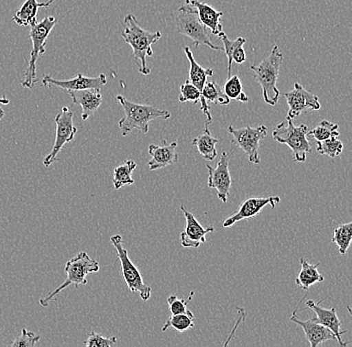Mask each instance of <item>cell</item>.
<instances>
[{
  "label": "cell",
  "instance_id": "e0dca14e",
  "mask_svg": "<svg viewBox=\"0 0 352 347\" xmlns=\"http://www.w3.org/2000/svg\"><path fill=\"white\" fill-rule=\"evenodd\" d=\"M176 147L177 142L168 144L165 139L162 142V146L151 144L148 147V155H151V159L147 164L149 170L155 171L177 164L178 155L176 153Z\"/></svg>",
  "mask_w": 352,
  "mask_h": 347
},
{
  "label": "cell",
  "instance_id": "5b68a950",
  "mask_svg": "<svg viewBox=\"0 0 352 347\" xmlns=\"http://www.w3.org/2000/svg\"><path fill=\"white\" fill-rule=\"evenodd\" d=\"M56 19L54 16H46L41 23L35 21L30 25V39L32 43V49L30 54L28 69L24 74L21 87L24 89H32L37 82L36 63L39 56H43L46 52V41L50 32L56 24Z\"/></svg>",
  "mask_w": 352,
  "mask_h": 347
},
{
  "label": "cell",
  "instance_id": "e575fe53",
  "mask_svg": "<svg viewBox=\"0 0 352 347\" xmlns=\"http://www.w3.org/2000/svg\"><path fill=\"white\" fill-rule=\"evenodd\" d=\"M195 296V291H190L188 298L186 300H179L176 295H170L167 298V303L169 304V309H170L171 314H179L186 313L187 305L192 300Z\"/></svg>",
  "mask_w": 352,
  "mask_h": 347
},
{
  "label": "cell",
  "instance_id": "2e32d148",
  "mask_svg": "<svg viewBox=\"0 0 352 347\" xmlns=\"http://www.w3.org/2000/svg\"><path fill=\"white\" fill-rule=\"evenodd\" d=\"M296 311L290 316V320L299 325L305 331V338L309 342L310 347H318L323 342L329 340H336V336L327 327L319 324L318 318H310L308 320H300L296 317Z\"/></svg>",
  "mask_w": 352,
  "mask_h": 347
},
{
  "label": "cell",
  "instance_id": "d6986e66",
  "mask_svg": "<svg viewBox=\"0 0 352 347\" xmlns=\"http://www.w3.org/2000/svg\"><path fill=\"white\" fill-rule=\"evenodd\" d=\"M68 94L72 98L74 104H79L82 109L81 118L83 122L94 115L102 103V94L100 89L72 90V91H68Z\"/></svg>",
  "mask_w": 352,
  "mask_h": 347
},
{
  "label": "cell",
  "instance_id": "f546056e",
  "mask_svg": "<svg viewBox=\"0 0 352 347\" xmlns=\"http://www.w3.org/2000/svg\"><path fill=\"white\" fill-rule=\"evenodd\" d=\"M223 91L230 100L241 101V102H248L250 100L248 96L243 92L239 76H231L228 78L224 85Z\"/></svg>",
  "mask_w": 352,
  "mask_h": 347
},
{
  "label": "cell",
  "instance_id": "4fadbf2b",
  "mask_svg": "<svg viewBox=\"0 0 352 347\" xmlns=\"http://www.w3.org/2000/svg\"><path fill=\"white\" fill-rule=\"evenodd\" d=\"M281 199L279 197L270 195L267 197H252L242 202L241 208L234 214L224 219L222 226L226 228H230L234 225L239 221H244V219H252L259 214L266 205H270L272 208L280 202Z\"/></svg>",
  "mask_w": 352,
  "mask_h": 347
},
{
  "label": "cell",
  "instance_id": "4316f807",
  "mask_svg": "<svg viewBox=\"0 0 352 347\" xmlns=\"http://www.w3.org/2000/svg\"><path fill=\"white\" fill-rule=\"evenodd\" d=\"M200 98L206 101V102L214 103L219 105H228L230 103V98L224 93L223 89L219 87L217 83L208 82L206 81L204 89L201 90V96Z\"/></svg>",
  "mask_w": 352,
  "mask_h": 347
},
{
  "label": "cell",
  "instance_id": "7402d4cb",
  "mask_svg": "<svg viewBox=\"0 0 352 347\" xmlns=\"http://www.w3.org/2000/svg\"><path fill=\"white\" fill-rule=\"evenodd\" d=\"M299 262L301 265V269L296 280V284L299 289L307 291L312 285L324 281L322 274L318 271V267L320 263L310 265L305 258H300Z\"/></svg>",
  "mask_w": 352,
  "mask_h": 347
},
{
  "label": "cell",
  "instance_id": "3957f363",
  "mask_svg": "<svg viewBox=\"0 0 352 347\" xmlns=\"http://www.w3.org/2000/svg\"><path fill=\"white\" fill-rule=\"evenodd\" d=\"M283 61V52L279 49L278 46L274 45L270 56L264 58L259 65L250 67V69L254 72L255 80L263 89L264 101L272 107L277 104L280 96L276 85Z\"/></svg>",
  "mask_w": 352,
  "mask_h": 347
},
{
  "label": "cell",
  "instance_id": "52a82bcc",
  "mask_svg": "<svg viewBox=\"0 0 352 347\" xmlns=\"http://www.w3.org/2000/svg\"><path fill=\"white\" fill-rule=\"evenodd\" d=\"M176 30L180 34L186 35L195 43V45H206L215 52L222 50L221 47L215 45L210 38L208 28L202 24L198 19L197 10L188 4L184 3L178 10L175 19Z\"/></svg>",
  "mask_w": 352,
  "mask_h": 347
},
{
  "label": "cell",
  "instance_id": "277c9868",
  "mask_svg": "<svg viewBox=\"0 0 352 347\" xmlns=\"http://www.w3.org/2000/svg\"><path fill=\"white\" fill-rule=\"evenodd\" d=\"M99 269H100V267H99L98 261L90 258L85 251L79 252L66 262L65 267L66 280L65 282L61 283L54 291H50L47 295L41 298L39 303H41V306L47 307L50 303L69 285L74 284L76 289L79 285H87L88 274L96 273V272L99 271Z\"/></svg>",
  "mask_w": 352,
  "mask_h": 347
},
{
  "label": "cell",
  "instance_id": "d6a6232c",
  "mask_svg": "<svg viewBox=\"0 0 352 347\" xmlns=\"http://www.w3.org/2000/svg\"><path fill=\"white\" fill-rule=\"evenodd\" d=\"M201 92L189 80L184 81L180 87V102H199Z\"/></svg>",
  "mask_w": 352,
  "mask_h": 347
},
{
  "label": "cell",
  "instance_id": "836d02e7",
  "mask_svg": "<svg viewBox=\"0 0 352 347\" xmlns=\"http://www.w3.org/2000/svg\"><path fill=\"white\" fill-rule=\"evenodd\" d=\"M41 339V336L35 335L32 331L28 329H21V335L15 337L10 344L12 347H34Z\"/></svg>",
  "mask_w": 352,
  "mask_h": 347
},
{
  "label": "cell",
  "instance_id": "484cf974",
  "mask_svg": "<svg viewBox=\"0 0 352 347\" xmlns=\"http://www.w3.org/2000/svg\"><path fill=\"white\" fill-rule=\"evenodd\" d=\"M193 326H195V315L190 311H187L184 313L171 314L162 331V333H165L169 327H173L178 333H184L192 328Z\"/></svg>",
  "mask_w": 352,
  "mask_h": 347
},
{
  "label": "cell",
  "instance_id": "8fae6325",
  "mask_svg": "<svg viewBox=\"0 0 352 347\" xmlns=\"http://www.w3.org/2000/svg\"><path fill=\"white\" fill-rule=\"evenodd\" d=\"M221 153L219 164L217 168L206 164V168L208 170V188H214L217 190V197L226 203L228 197L230 195L231 184H232V179L230 171V158L231 153Z\"/></svg>",
  "mask_w": 352,
  "mask_h": 347
},
{
  "label": "cell",
  "instance_id": "4dcf8cb0",
  "mask_svg": "<svg viewBox=\"0 0 352 347\" xmlns=\"http://www.w3.org/2000/svg\"><path fill=\"white\" fill-rule=\"evenodd\" d=\"M316 150L318 153L321 155H329L331 158L340 157L343 151V144L338 137H330L322 142H316Z\"/></svg>",
  "mask_w": 352,
  "mask_h": 347
},
{
  "label": "cell",
  "instance_id": "5bb4252c",
  "mask_svg": "<svg viewBox=\"0 0 352 347\" xmlns=\"http://www.w3.org/2000/svg\"><path fill=\"white\" fill-rule=\"evenodd\" d=\"M41 81H43V87H54L68 92L72 91V90L100 89L101 87L107 85V76L103 74H99L96 78H87V76L78 74L76 78L68 79V80H57V79H54L52 76L46 74Z\"/></svg>",
  "mask_w": 352,
  "mask_h": 347
},
{
  "label": "cell",
  "instance_id": "cb8c5ba5",
  "mask_svg": "<svg viewBox=\"0 0 352 347\" xmlns=\"http://www.w3.org/2000/svg\"><path fill=\"white\" fill-rule=\"evenodd\" d=\"M184 50L187 59H188L189 65H190L188 80L201 92L204 85H206V81H208V76H213L214 72H213L212 68L206 69V68L200 67L197 63V60H195L192 52H191L188 46H186Z\"/></svg>",
  "mask_w": 352,
  "mask_h": 347
},
{
  "label": "cell",
  "instance_id": "f1b7e54d",
  "mask_svg": "<svg viewBox=\"0 0 352 347\" xmlns=\"http://www.w3.org/2000/svg\"><path fill=\"white\" fill-rule=\"evenodd\" d=\"M352 239V223L341 224L334 230L332 243L338 245L341 256H344L351 247Z\"/></svg>",
  "mask_w": 352,
  "mask_h": 347
},
{
  "label": "cell",
  "instance_id": "603a6c76",
  "mask_svg": "<svg viewBox=\"0 0 352 347\" xmlns=\"http://www.w3.org/2000/svg\"><path fill=\"white\" fill-rule=\"evenodd\" d=\"M219 139L211 135L208 125H204V131L201 135H198L192 140L191 144L197 147L198 153L208 161H213L217 157V144Z\"/></svg>",
  "mask_w": 352,
  "mask_h": 347
},
{
  "label": "cell",
  "instance_id": "74e56055",
  "mask_svg": "<svg viewBox=\"0 0 352 347\" xmlns=\"http://www.w3.org/2000/svg\"><path fill=\"white\" fill-rule=\"evenodd\" d=\"M10 100H8L6 96H2V98H0V104L8 105L10 104Z\"/></svg>",
  "mask_w": 352,
  "mask_h": 347
},
{
  "label": "cell",
  "instance_id": "7a4b0ae2",
  "mask_svg": "<svg viewBox=\"0 0 352 347\" xmlns=\"http://www.w3.org/2000/svg\"><path fill=\"white\" fill-rule=\"evenodd\" d=\"M116 100L122 107L124 115L118 122L121 135L126 136L131 131H138L146 135L149 131V124L156 118L168 120L170 112L160 109L153 105L138 104L133 103L122 96H116Z\"/></svg>",
  "mask_w": 352,
  "mask_h": 347
},
{
  "label": "cell",
  "instance_id": "f35d334b",
  "mask_svg": "<svg viewBox=\"0 0 352 347\" xmlns=\"http://www.w3.org/2000/svg\"><path fill=\"white\" fill-rule=\"evenodd\" d=\"M4 115H6V114H4V111H2L1 107H0V120L4 117Z\"/></svg>",
  "mask_w": 352,
  "mask_h": 347
},
{
  "label": "cell",
  "instance_id": "ba28073f",
  "mask_svg": "<svg viewBox=\"0 0 352 347\" xmlns=\"http://www.w3.org/2000/svg\"><path fill=\"white\" fill-rule=\"evenodd\" d=\"M110 243L116 248L118 258L121 265V273L127 287L132 293L138 292L143 302H147L151 298V289L145 284L142 280V273L138 267L133 265L129 256V251L123 247V238L120 234L110 237Z\"/></svg>",
  "mask_w": 352,
  "mask_h": 347
},
{
  "label": "cell",
  "instance_id": "44dd1931",
  "mask_svg": "<svg viewBox=\"0 0 352 347\" xmlns=\"http://www.w3.org/2000/svg\"><path fill=\"white\" fill-rule=\"evenodd\" d=\"M56 0H48L46 2H38L37 0H25L19 10L12 17V21L21 27H28L36 21L39 8H47Z\"/></svg>",
  "mask_w": 352,
  "mask_h": 347
},
{
  "label": "cell",
  "instance_id": "1f68e13d",
  "mask_svg": "<svg viewBox=\"0 0 352 347\" xmlns=\"http://www.w3.org/2000/svg\"><path fill=\"white\" fill-rule=\"evenodd\" d=\"M220 38L223 41L224 45V54L228 56V78L231 76V68H232V57L233 54H235L239 48L243 47L244 43H246L245 38L244 37H239V38L235 39V41H230L228 39V37L226 36V32H222L221 34L219 35Z\"/></svg>",
  "mask_w": 352,
  "mask_h": 347
},
{
  "label": "cell",
  "instance_id": "6da1fadb",
  "mask_svg": "<svg viewBox=\"0 0 352 347\" xmlns=\"http://www.w3.org/2000/svg\"><path fill=\"white\" fill-rule=\"evenodd\" d=\"M124 30L121 36L131 46L132 56L138 71L142 76H149L151 68L147 67L146 59L153 56V45L162 37V32H151L143 30L135 15L127 14L124 17Z\"/></svg>",
  "mask_w": 352,
  "mask_h": 347
},
{
  "label": "cell",
  "instance_id": "8d00e7d4",
  "mask_svg": "<svg viewBox=\"0 0 352 347\" xmlns=\"http://www.w3.org/2000/svg\"><path fill=\"white\" fill-rule=\"evenodd\" d=\"M232 60L237 65H241L246 60V54L244 52L243 47L239 48L233 54Z\"/></svg>",
  "mask_w": 352,
  "mask_h": 347
},
{
  "label": "cell",
  "instance_id": "9a60e30c",
  "mask_svg": "<svg viewBox=\"0 0 352 347\" xmlns=\"http://www.w3.org/2000/svg\"><path fill=\"white\" fill-rule=\"evenodd\" d=\"M180 210L184 212L186 219V230L180 234V243L184 247L198 248L202 243H206V236L214 232V227H204L198 223L195 215L189 212L184 205L180 206Z\"/></svg>",
  "mask_w": 352,
  "mask_h": 347
},
{
  "label": "cell",
  "instance_id": "9c48e42d",
  "mask_svg": "<svg viewBox=\"0 0 352 347\" xmlns=\"http://www.w3.org/2000/svg\"><path fill=\"white\" fill-rule=\"evenodd\" d=\"M228 133L232 135L233 144L239 146L243 153L248 155V160L253 164H261V155H259V147L261 142L267 135V127L261 124L256 128L252 126L243 127L241 129H235L230 124L228 126Z\"/></svg>",
  "mask_w": 352,
  "mask_h": 347
},
{
  "label": "cell",
  "instance_id": "d590c367",
  "mask_svg": "<svg viewBox=\"0 0 352 347\" xmlns=\"http://www.w3.org/2000/svg\"><path fill=\"white\" fill-rule=\"evenodd\" d=\"M116 342H118V338L116 336L104 337V336L92 331L85 344L87 347H110L116 344Z\"/></svg>",
  "mask_w": 352,
  "mask_h": 347
},
{
  "label": "cell",
  "instance_id": "30bf717a",
  "mask_svg": "<svg viewBox=\"0 0 352 347\" xmlns=\"http://www.w3.org/2000/svg\"><path fill=\"white\" fill-rule=\"evenodd\" d=\"M54 122L56 124V133L52 151L43 159V166L45 168H50L55 161H58L57 155L66 144L74 139L78 131L74 126V112L70 111L66 107H63L61 111L55 116Z\"/></svg>",
  "mask_w": 352,
  "mask_h": 347
},
{
  "label": "cell",
  "instance_id": "83f0119b",
  "mask_svg": "<svg viewBox=\"0 0 352 347\" xmlns=\"http://www.w3.org/2000/svg\"><path fill=\"white\" fill-rule=\"evenodd\" d=\"M338 125L329 120H322L316 128L308 131L307 133L308 139H314L316 142H322L330 137H338Z\"/></svg>",
  "mask_w": 352,
  "mask_h": 347
},
{
  "label": "cell",
  "instance_id": "7c38bea8",
  "mask_svg": "<svg viewBox=\"0 0 352 347\" xmlns=\"http://www.w3.org/2000/svg\"><path fill=\"white\" fill-rule=\"evenodd\" d=\"M285 98L289 107L287 117L290 120L307 113L308 111H319L321 109L318 96L301 87L298 82L294 83V89L292 91L285 92Z\"/></svg>",
  "mask_w": 352,
  "mask_h": 347
},
{
  "label": "cell",
  "instance_id": "d4e9b609",
  "mask_svg": "<svg viewBox=\"0 0 352 347\" xmlns=\"http://www.w3.org/2000/svg\"><path fill=\"white\" fill-rule=\"evenodd\" d=\"M138 168V164L134 160H125L122 164L114 168L113 170V186L114 190H120L123 186H132L134 184V179H132V173Z\"/></svg>",
  "mask_w": 352,
  "mask_h": 347
},
{
  "label": "cell",
  "instance_id": "8992f818",
  "mask_svg": "<svg viewBox=\"0 0 352 347\" xmlns=\"http://www.w3.org/2000/svg\"><path fill=\"white\" fill-rule=\"evenodd\" d=\"M307 125L301 124L296 126L292 120L286 117L285 122H279L272 133L274 139L279 144H287L294 151V161L297 164L305 162L307 153H311V146L308 140L307 133Z\"/></svg>",
  "mask_w": 352,
  "mask_h": 347
},
{
  "label": "cell",
  "instance_id": "ac0fdd59",
  "mask_svg": "<svg viewBox=\"0 0 352 347\" xmlns=\"http://www.w3.org/2000/svg\"><path fill=\"white\" fill-rule=\"evenodd\" d=\"M323 302H324V300H321L318 303L312 302V300H308L307 302V306L316 313L319 324L327 327L334 333V335L336 336V340H338L340 346H349V344L343 342L342 337H341L344 333H349V331H341V322L340 318H338V314H336V307H332L330 309H323V307L320 306L321 303Z\"/></svg>",
  "mask_w": 352,
  "mask_h": 347
},
{
  "label": "cell",
  "instance_id": "ffe728a7",
  "mask_svg": "<svg viewBox=\"0 0 352 347\" xmlns=\"http://www.w3.org/2000/svg\"><path fill=\"white\" fill-rule=\"evenodd\" d=\"M186 3L197 10L198 19L210 30L211 34L219 36L223 32L222 24L220 23V17L223 15V12L214 10L206 2H201L199 0H186Z\"/></svg>",
  "mask_w": 352,
  "mask_h": 347
}]
</instances>
